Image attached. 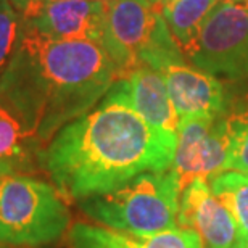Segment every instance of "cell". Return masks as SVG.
<instances>
[{"label": "cell", "mask_w": 248, "mask_h": 248, "mask_svg": "<svg viewBox=\"0 0 248 248\" xmlns=\"http://www.w3.org/2000/svg\"><path fill=\"white\" fill-rule=\"evenodd\" d=\"M123 82L131 105L143 120L158 131L177 136L181 120L160 71L140 66L127 74Z\"/></svg>", "instance_id": "cell-12"}, {"label": "cell", "mask_w": 248, "mask_h": 248, "mask_svg": "<svg viewBox=\"0 0 248 248\" xmlns=\"http://www.w3.org/2000/svg\"><path fill=\"white\" fill-rule=\"evenodd\" d=\"M227 156L229 139L222 115L181 120L171 170L176 172L182 190L198 177L211 179L226 171Z\"/></svg>", "instance_id": "cell-7"}, {"label": "cell", "mask_w": 248, "mask_h": 248, "mask_svg": "<svg viewBox=\"0 0 248 248\" xmlns=\"http://www.w3.org/2000/svg\"><path fill=\"white\" fill-rule=\"evenodd\" d=\"M150 2H153V3H163L165 0H150Z\"/></svg>", "instance_id": "cell-19"}, {"label": "cell", "mask_w": 248, "mask_h": 248, "mask_svg": "<svg viewBox=\"0 0 248 248\" xmlns=\"http://www.w3.org/2000/svg\"><path fill=\"white\" fill-rule=\"evenodd\" d=\"M216 0H165L163 16L184 55L190 57L195 48L202 24Z\"/></svg>", "instance_id": "cell-14"}, {"label": "cell", "mask_w": 248, "mask_h": 248, "mask_svg": "<svg viewBox=\"0 0 248 248\" xmlns=\"http://www.w3.org/2000/svg\"><path fill=\"white\" fill-rule=\"evenodd\" d=\"M44 147L23 127L16 116L0 105V176L42 171Z\"/></svg>", "instance_id": "cell-13"}, {"label": "cell", "mask_w": 248, "mask_h": 248, "mask_svg": "<svg viewBox=\"0 0 248 248\" xmlns=\"http://www.w3.org/2000/svg\"><path fill=\"white\" fill-rule=\"evenodd\" d=\"M193 66L226 81L248 79V0H216L202 24Z\"/></svg>", "instance_id": "cell-6"}, {"label": "cell", "mask_w": 248, "mask_h": 248, "mask_svg": "<svg viewBox=\"0 0 248 248\" xmlns=\"http://www.w3.org/2000/svg\"><path fill=\"white\" fill-rule=\"evenodd\" d=\"M222 120L229 139L226 171H240L248 174V89L237 95L231 92Z\"/></svg>", "instance_id": "cell-15"}, {"label": "cell", "mask_w": 248, "mask_h": 248, "mask_svg": "<svg viewBox=\"0 0 248 248\" xmlns=\"http://www.w3.org/2000/svg\"><path fill=\"white\" fill-rule=\"evenodd\" d=\"M239 248H248V244H244V245H240Z\"/></svg>", "instance_id": "cell-20"}, {"label": "cell", "mask_w": 248, "mask_h": 248, "mask_svg": "<svg viewBox=\"0 0 248 248\" xmlns=\"http://www.w3.org/2000/svg\"><path fill=\"white\" fill-rule=\"evenodd\" d=\"M68 240L69 248H203L200 235L181 226L152 235H134L78 221L69 229Z\"/></svg>", "instance_id": "cell-11"}, {"label": "cell", "mask_w": 248, "mask_h": 248, "mask_svg": "<svg viewBox=\"0 0 248 248\" xmlns=\"http://www.w3.org/2000/svg\"><path fill=\"white\" fill-rule=\"evenodd\" d=\"M177 226L195 231L203 248H239L240 235L227 208L213 195L208 179L198 177L181 192Z\"/></svg>", "instance_id": "cell-9"}, {"label": "cell", "mask_w": 248, "mask_h": 248, "mask_svg": "<svg viewBox=\"0 0 248 248\" xmlns=\"http://www.w3.org/2000/svg\"><path fill=\"white\" fill-rule=\"evenodd\" d=\"M177 136L158 131L134 110L123 79L44 147L42 171L69 202L115 190L174 160Z\"/></svg>", "instance_id": "cell-1"}, {"label": "cell", "mask_w": 248, "mask_h": 248, "mask_svg": "<svg viewBox=\"0 0 248 248\" xmlns=\"http://www.w3.org/2000/svg\"><path fill=\"white\" fill-rule=\"evenodd\" d=\"M0 248H15V247H3V245H2V247H0Z\"/></svg>", "instance_id": "cell-21"}, {"label": "cell", "mask_w": 248, "mask_h": 248, "mask_svg": "<svg viewBox=\"0 0 248 248\" xmlns=\"http://www.w3.org/2000/svg\"><path fill=\"white\" fill-rule=\"evenodd\" d=\"M103 46L116 64L120 79L140 66L158 69L168 62L184 60L165 21L161 3L150 0H111Z\"/></svg>", "instance_id": "cell-5"}, {"label": "cell", "mask_w": 248, "mask_h": 248, "mask_svg": "<svg viewBox=\"0 0 248 248\" xmlns=\"http://www.w3.org/2000/svg\"><path fill=\"white\" fill-rule=\"evenodd\" d=\"M161 73L179 120L217 118L226 111L231 92L219 78L187 64L186 60H172L161 64Z\"/></svg>", "instance_id": "cell-8"}, {"label": "cell", "mask_w": 248, "mask_h": 248, "mask_svg": "<svg viewBox=\"0 0 248 248\" xmlns=\"http://www.w3.org/2000/svg\"><path fill=\"white\" fill-rule=\"evenodd\" d=\"M120 81L103 42L57 41L23 21L0 74V105L47 145L66 124L91 111Z\"/></svg>", "instance_id": "cell-2"}, {"label": "cell", "mask_w": 248, "mask_h": 248, "mask_svg": "<svg viewBox=\"0 0 248 248\" xmlns=\"http://www.w3.org/2000/svg\"><path fill=\"white\" fill-rule=\"evenodd\" d=\"M182 188L168 168L136 176L115 190L78 202L91 222L134 235H152L177 227Z\"/></svg>", "instance_id": "cell-3"}, {"label": "cell", "mask_w": 248, "mask_h": 248, "mask_svg": "<svg viewBox=\"0 0 248 248\" xmlns=\"http://www.w3.org/2000/svg\"><path fill=\"white\" fill-rule=\"evenodd\" d=\"M100 2H111V0H100Z\"/></svg>", "instance_id": "cell-22"}, {"label": "cell", "mask_w": 248, "mask_h": 248, "mask_svg": "<svg viewBox=\"0 0 248 248\" xmlns=\"http://www.w3.org/2000/svg\"><path fill=\"white\" fill-rule=\"evenodd\" d=\"M217 200L227 208L235 221L240 245L248 244V174L240 171H222L208 179Z\"/></svg>", "instance_id": "cell-16"}, {"label": "cell", "mask_w": 248, "mask_h": 248, "mask_svg": "<svg viewBox=\"0 0 248 248\" xmlns=\"http://www.w3.org/2000/svg\"><path fill=\"white\" fill-rule=\"evenodd\" d=\"M24 21H34L44 12L48 0H8Z\"/></svg>", "instance_id": "cell-18"}, {"label": "cell", "mask_w": 248, "mask_h": 248, "mask_svg": "<svg viewBox=\"0 0 248 248\" xmlns=\"http://www.w3.org/2000/svg\"><path fill=\"white\" fill-rule=\"evenodd\" d=\"M23 18L8 0H0V74L12 58L16 47Z\"/></svg>", "instance_id": "cell-17"}, {"label": "cell", "mask_w": 248, "mask_h": 248, "mask_svg": "<svg viewBox=\"0 0 248 248\" xmlns=\"http://www.w3.org/2000/svg\"><path fill=\"white\" fill-rule=\"evenodd\" d=\"M108 3L100 0H48L44 12L29 23L44 36L57 41L103 42Z\"/></svg>", "instance_id": "cell-10"}, {"label": "cell", "mask_w": 248, "mask_h": 248, "mask_svg": "<svg viewBox=\"0 0 248 248\" xmlns=\"http://www.w3.org/2000/svg\"><path fill=\"white\" fill-rule=\"evenodd\" d=\"M71 211L58 188L34 174L0 176V245L39 248L62 240Z\"/></svg>", "instance_id": "cell-4"}]
</instances>
